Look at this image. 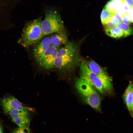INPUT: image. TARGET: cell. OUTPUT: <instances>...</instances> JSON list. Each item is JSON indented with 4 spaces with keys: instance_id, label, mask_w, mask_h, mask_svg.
I'll return each mask as SVG.
<instances>
[{
    "instance_id": "obj_8",
    "label": "cell",
    "mask_w": 133,
    "mask_h": 133,
    "mask_svg": "<svg viewBox=\"0 0 133 133\" xmlns=\"http://www.w3.org/2000/svg\"><path fill=\"white\" fill-rule=\"evenodd\" d=\"M6 114L9 115L12 121L19 127L30 124V120L27 110L22 111L13 109Z\"/></svg>"
},
{
    "instance_id": "obj_15",
    "label": "cell",
    "mask_w": 133,
    "mask_h": 133,
    "mask_svg": "<svg viewBox=\"0 0 133 133\" xmlns=\"http://www.w3.org/2000/svg\"><path fill=\"white\" fill-rule=\"evenodd\" d=\"M121 22V17L113 15L110 19L103 26L105 29L111 28L117 26L118 24Z\"/></svg>"
},
{
    "instance_id": "obj_9",
    "label": "cell",
    "mask_w": 133,
    "mask_h": 133,
    "mask_svg": "<svg viewBox=\"0 0 133 133\" xmlns=\"http://www.w3.org/2000/svg\"><path fill=\"white\" fill-rule=\"evenodd\" d=\"M1 106L4 112L6 114L13 109L22 111L27 110L23 104L16 98L11 96L5 97L0 100Z\"/></svg>"
},
{
    "instance_id": "obj_21",
    "label": "cell",
    "mask_w": 133,
    "mask_h": 133,
    "mask_svg": "<svg viewBox=\"0 0 133 133\" xmlns=\"http://www.w3.org/2000/svg\"><path fill=\"white\" fill-rule=\"evenodd\" d=\"M124 3L130 8L133 7V0H124Z\"/></svg>"
},
{
    "instance_id": "obj_12",
    "label": "cell",
    "mask_w": 133,
    "mask_h": 133,
    "mask_svg": "<svg viewBox=\"0 0 133 133\" xmlns=\"http://www.w3.org/2000/svg\"><path fill=\"white\" fill-rule=\"evenodd\" d=\"M133 84L130 82L128 84L124 92L123 98L131 116L133 117Z\"/></svg>"
},
{
    "instance_id": "obj_11",
    "label": "cell",
    "mask_w": 133,
    "mask_h": 133,
    "mask_svg": "<svg viewBox=\"0 0 133 133\" xmlns=\"http://www.w3.org/2000/svg\"><path fill=\"white\" fill-rule=\"evenodd\" d=\"M51 45L58 49L62 45H65L69 41L65 28L53 34L50 37Z\"/></svg>"
},
{
    "instance_id": "obj_5",
    "label": "cell",
    "mask_w": 133,
    "mask_h": 133,
    "mask_svg": "<svg viewBox=\"0 0 133 133\" xmlns=\"http://www.w3.org/2000/svg\"><path fill=\"white\" fill-rule=\"evenodd\" d=\"M80 66V78L89 84L99 93L104 94L105 91L101 82L96 75L89 69L87 61L82 60Z\"/></svg>"
},
{
    "instance_id": "obj_23",
    "label": "cell",
    "mask_w": 133,
    "mask_h": 133,
    "mask_svg": "<svg viewBox=\"0 0 133 133\" xmlns=\"http://www.w3.org/2000/svg\"><path fill=\"white\" fill-rule=\"evenodd\" d=\"M0 133H3V130L1 124L0 123Z\"/></svg>"
},
{
    "instance_id": "obj_4",
    "label": "cell",
    "mask_w": 133,
    "mask_h": 133,
    "mask_svg": "<svg viewBox=\"0 0 133 133\" xmlns=\"http://www.w3.org/2000/svg\"><path fill=\"white\" fill-rule=\"evenodd\" d=\"M41 26L44 37L65 28L64 23L59 13L54 9H46Z\"/></svg>"
},
{
    "instance_id": "obj_1",
    "label": "cell",
    "mask_w": 133,
    "mask_h": 133,
    "mask_svg": "<svg viewBox=\"0 0 133 133\" xmlns=\"http://www.w3.org/2000/svg\"><path fill=\"white\" fill-rule=\"evenodd\" d=\"M81 61L78 44L69 41L58 49L54 68L62 73L70 74L80 65Z\"/></svg>"
},
{
    "instance_id": "obj_10",
    "label": "cell",
    "mask_w": 133,
    "mask_h": 133,
    "mask_svg": "<svg viewBox=\"0 0 133 133\" xmlns=\"http://www.w3.org/2000/svg\"><path fill=\"white\" fill-rule=\"evenodd\" d=\"M51 45L50 37L49 36L42 39L36 44L33 49V55L36 62Z\"/></svg>"
},
{
    "instance_id": "obj_18",
    "label": "cell",
    "mask_w": 133,
    "mask_h": 133,
    "mask_svg": "<svg viewBox=\"0 0 133 133\" xmlns=\"http://www.w3.org/2000/svg\"><path fill=\"white\" fill-rule=\"evenodd\" d=\"M30 124L16 129L13 133H31L29 128Z\"/></svg>"
},
{
    "instance_id": "obj_20",
    "label": "cell",
    "mask_w": 133,
    "mask_h": 133,
    "mask_svg": "<svg viewBox=\"0 0 133 133\" xmlns=\"http://www.w3.org/2000/svg\"><path fill=\"white\" fill-rule=\"evenodd\" d=\"M122 22L124 23L129 25L132 23L128 13H125L121 17Z\"/></svg>"
},
{
    "instance_id": "obj_7",
    "label": "cell",
    "mask_w": 133,
    "mask_h": 133,
    "mask_svg": "<svg viewBox=\"0 0 133 133\" xmlns=\"http://www.w3.org/2000/svg\"><path fill=\"white\" fill-rule=\"evenodd\" d=\"M58 49L51 45L40 59L36 62L38 66L46 69L54 68Z\"/></svg>"
},
{
    "instance_id": "obj_14",
    "label": "cell",
    "mask_w": 133,
    "mask_h": 133,
    "mask_svg": "<svg viewBox=\"0 0 133 133\" xmlns=\"http://www.w3.org/2000/svg\"><path fill=\"white\" fill-rule=\"evenodd\" d=\"M124 3V0H110L105 7L112 14L115 15L116 9Z\"/></svg>"
},
{
    "instance_id": "obj_17",
    "label": "cell",
    "mask_w": 133,
    "mask_h": 133,
    "mask_svg": "<svg viewBox=\"0 0 133 133\" xmlns=\"http://www.w3.org/2000/svg\"><path fill=\"white\" fill-rule=\"evenodd\" d=\"M117 26L121 29L124 32V37H126L130 35L133 33L132 28L129 25L125 24L122 22L119 23Z\"/></svg>"
},
{
    "instance_id": "obj_13",
    "label": "cell",
    "mask_w": 133,
    "mask_h": 133,
    "mask_svg": "<svg viewBox=\"0 0 133 133\" xmlns=\"http://www.w3.org/2000/svg\"><path fill=\"white\" fill-rule=\"evenodd\" d=\"M105 31L106 34L114 38H120L123 36L124 35L123 31L117 26L105 29Z\"/></svg>"
},
{
    "instance_id": "obj_19",
    "label": "cell",
    "mask_w": 133,
    "mask_h": 133,
    "mask_svg": "<svg viewBox=\"0 0 133 133\" xmlns=\"http://www.w3.org/2000/svg\"><path fill=\"white\" fill-rule=\"evenodd\" d=\"M125 5L124 4H122L116 9L115 14L116 16L122 17L123 14L126 13Z\"/></svg>"
},
{
    "instance_id": "obj_2",
    "label": "cell",
    "mask_w": 133,
    "mask_h": 133,
    "mask_svg": "<svg viewBox=\"0 0 133 133\" xmlns=\"http://www.w3.org/2000/svg\"><path fill=\"white\" fill-rule=\"evenodd\" d=\"M75 84L76 89L83 100L96 110L101 112V98L99 92L80 78L75 79Z\"/></svg>"
},
{
    "instance_id": "obj_22",
    "label": "cell",
    "mask_w": 133,
    "mask_h": 133,
    "mask_svg": "<svg viewBox=\"0 0 133 133\" xmlns=\"http://www.w3.org/2000/svg\"><path fill=\"white\" fill-rule=\"evenodd\" d=\"M128 14L130 18L132 23L133 22V7L130 8Z\"/></svg>"
},
{
    "instance_id": "obj_6",
    "label": "cell",
    "mask_w": 133,
    "mask_h": 133,
    "mask_svg": "<svg viewBox=\"0 0 133 133\" xmlns=\"http://www.w3.org/2000/svg\"><path fill=\"white\" fill-rule=\"evenodd\" d=\"M87 62L89 69L96 75L101 82L105 91L109 94L113 93L112 80L105 69L93 60Z\"/></svg>"
},
{
    "instance_id": "obj_16",
    "label": "cell",
    "mask_w": 133,
    "mask_h": 133,
    "mask_svg": "<svg viewBox=\"0 0 133 133\" xmlns=\"http://www.w3.org/2000/svg\"><path fill=\"white\" fill-rule=\"evenodd\" d=\"M113 15L105 6L100 15L101 20L103 25L106 24L110 19Z\"/></svg>"
},
{
    "instance_id": "obj_3",
    "label": "cell",
    "mask_w": 133,
    "mask_h": 133,
    "mask_svg": "<svg viewBox=\"0 0 133 133\" xmlns=\"http://www.w3.org/2000/svg\"><path fill=\"white\" fill-rule=\"evenodd\" d=\"M41 17L31 21L25 26L19 41L25 47L36 44L43 37L41 24Z\"/></svg>"
}]
</instances>
